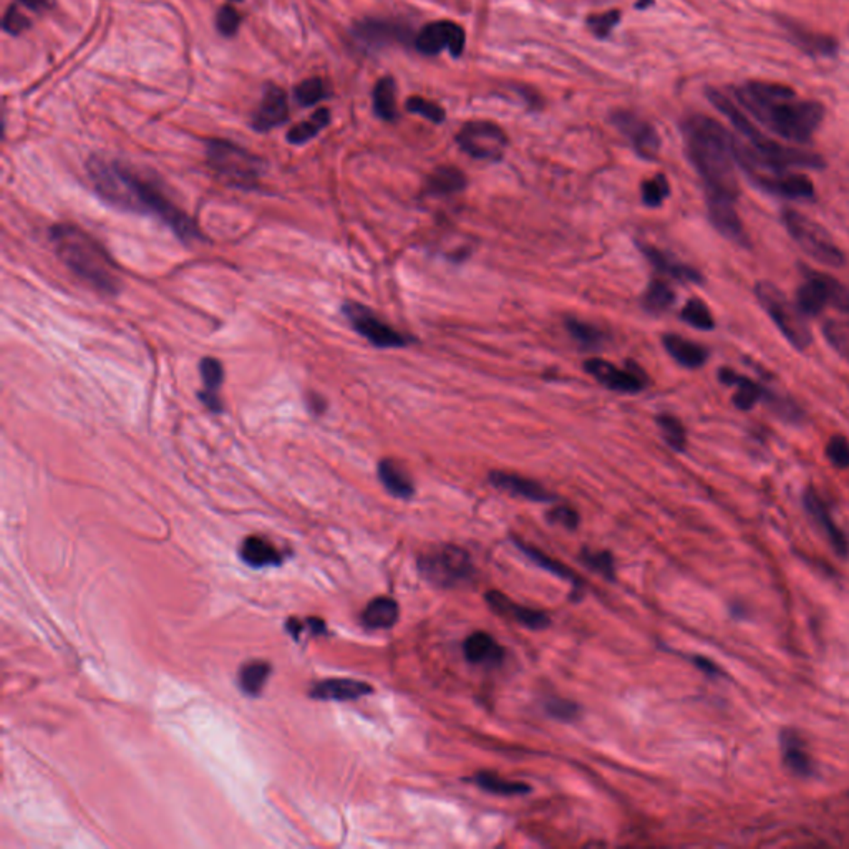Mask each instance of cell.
Returning a JSON list of instances; mask_svg holds the SVG:
<instances>
[{"label":"cell","instance_id":"obj_40","mask_svg":"<svg viewBox=\"0 0 849 849\" xmlns=\"http://www.w3.org/2000/svg\"><path fill=\"white\" fill-rule=\"evenodd\" d=\"M564 325L570 332L571 337L576 340L580 347H584V349H598L606 340V334L599 327H596L594 324H590V322H584V320L576 319V317H568L564 322Z\"/></svg>","mask_w":849,"mask_h":849},{"label":"cell","instance_id":"obj_10","mask_svg":"<svg viewBox=\"0 0 849 849\" xmlns=\"http://www.w3.org/2000/svg\"><path fill=\"white\" fill-rule=\"evenodd\" d=\"M342 312L354 330L379 349H401L411 342L409 335L393 329L387 322L380 319L373 310L359 302H345L342 306Z\"/></svg>","mask_w":849,"mask_h":849},{"label":"cell","instance_id":"obj_54","mask_svg":"<svg viewBox=\"0 0 849 849\" xmlns=\"http://www.w3.org/2000/svg\"><path fill=\"white\" fill-rule=\"evenodd\" d=\"M692 660H693V665H695L697 669L702 670L705 675L715 677V675H720V674H722V672H720L719 665H717V664H713L712 660L705 659V657H700V656H695V657H693Z\"/></svg>","mask_w":849,"mask_h":849},{"label":"cell","instance_id":"obj_49","mask_svg":"<svg viewBox=\"0 0 849 849\" xmlns=\"http://www.w3.org/2000/svg\"><path fill=\"white\" fill-rule=\"evenodd\" d=\"M241 15L232 5H222L216 14V29L224 37H234L240 31Z\"/></svg>","mask_w":849,"mask_h":849},{"label":"cell","instance_id":"obj_43","mask_svg":"<svg viewBox=\"0 0 849 849\" xmlns=\"http://www.w3.org/2000/svg\"><path fill=\"white\" fill-rule=\"evenodd\" d=\"M516 544H518V548H520L531 561H534L542 570L550 571L551 574L558 576L561 580H578L576 574H574L570 568H566L564 564H561V562L552 560L550 556L542 554L540 550H534V548H531V546L521 542V541H516Z\"/></svg>","mask_w":849,"mask_h":849},{"label":"cell","instance_id":"obj_35","mask_svg":"<svg viewBox=\"0 0 849 849\" xmlns=\"http://www.w3.org/2000/svg\"><path fill=\"white\" fill-rule=\"evenodd\" d=\"M330 111L327 108H319L312 113L307 120L300 121L294 125L288 133V141L292 145H304L307 141L316 138L320 131L325 127H329Z\"/></svg>","mask_w":849,"mask_h":849},{"label":"cell","instance_id":"obj_47","mask_svg":"<svg viewBox=\"0 0 849 849\" xmlns=\"http://www.w3.org/2000/svg\"><path fill=\"white\" fill-rule=\"evenodd\" d=\"M407 110L410 113L420 115V117H423L429 121H433V123H441L445 120V110L441 108L440 105L435 103V101L421 99V97H410L407 100Z\"/></svg>","mask_w":849,"mask_h":849},{"label":"cell","instance_id":"obj_5","mask_svg":"<svg viewBox=\"0 0 849 849\" xmlns=\"http://www.w3.org/2000/svg\"><path fill=\"white\" fill-rule=\"evenodd\" d=\"M206 158L221 180L240 190H254L264 171V161L228 140L208 141Z\"/></svg>","mask_w":849,"mask_h":849},{"label":"cell","instance_id":"obj_29","mask_svg":"<svg viewBox=\"0 0 849 849\" xmlns=\"http://www.w3.org/2000/svg\"><path fill=\"white\" fill-rule=\"evenodd\" d=\"M240 556L248 566L256 570L279 566L282 561L279 550L270 541L264 540L262 536H250L242 541Z\"/></svg>","mask_w":849,"mask_h":849},{"label":"cell","instance_id":"obj_16","mask_svg":"<svg viewBox=\"0 0 849 849\" xmlns=\"http://www.w3.org/2000/svg\"><path fill=\"white\" fill-rule=\"evenodd\" d=\"M614 125L630 141L632 148L644 160H656L660 150V138L656 128L632 111H618L612 117Z\"/></svg>","mask_w":849,"mask_h":849},{"label":"cell","instance_id":"obj_38","mask_svg":"<svg viewBox=\"0 0 849 849\" xmlns=\"http://www.w3.org/2000/svg\"><path fill=\"white\" fill-rule=\"evenodd\" d=\"M787 29H788L791 39L795 41V43H798L803 51L809 52V53H818V55H833L836 52V43L829 37L818 35V33H813L809 31H803V29H799L798 25H787Z\"/></svg>","mask_w":849,"mask_h":849},{"label":"cell","instance_id":"obj_52","mask_svg":"<svg viewBox=\"0 0 849 849\" xmlns=\"http://www.w3.org/2000/svg\"><path fill=\"white\" fill-rule=\"evenodd\" d=\"M31 27V21L19 11V7L15 4H12L11 7L5 12L4 15V31L11 35H19L24 31H27Z\"/></svg>","mask_w":849,"mask_h":849},{"label":"cell","instance_id":"obj_39","mask_svg":"<svg viewBox=\"0 0 849 849\" xmlns=\"http://www.w3.org/2000/svg\"><path fill=\"white\" fill-rule=\"evenodd\" d=\"M823 335L839 357L849 362V314L846 317L829 319L823 325Z\"/></svg>","mask_w":849,"mask_h":849},{"label":"cell","instance_id":"obj_26","mask_svg":"<svg viewBox=\"0 0 849 849\" xmlns=\"http://www.w3.org/2000/svg\"><path fill=\"white\" fill-rule=\"evenodd\" d=\"M640 250L657 272L667 276L670 279L689 282V284H702L703 282V278H702L699 270L690 268L687 264H682V262L672 259L665 252L656 250V248H650V246H640Z\"/></svg>","mask_w":849,"mask_h":849},{"label":"cell","instance_id":"obj_11","mask_svg":"<svg viewBox=\"0 0 849 849\" xmlns=\"http://www.w3.org/2000/svg\"><path fill=\"white\" fill-rule=\"evenodd\" d=\"M461 151L475 160L498 161L508 148V137L496 123L470 121L457 135Z\"/></svg>","mask_w":849,"mask_h":849},{"label":"cell","instance_id":"obj_3","mask_svg":"<svg viewBox=\"0 0 849 849\" xmlns=\"http://www.w3.org/2000/svg\"><path fill=\"white\" fill-rule=\"evenodd\" d=\"M735 95L753 118L791 143H808L825 117L821 103L799 100L795 90L781 83L749 81Z\"/></svg>","mask_w":849,"mask_h":849},{"label":"cell","instance_id":"obj_27","mask_svg":"<svg viewBox=\"0 0 849 849\" xmlns=\"http://www.w3.org/2000/svg\"><path fill=\"white\" fill-rule=\"evenodd\" d=\"M465 657L475 665H498L505 650L486 632H473L463 644Z\"/></svg>","mask_w":849,"mask_h":849},{"label":"cell","instance_id":"obj_30","mask_svg":"<svg viewBox=\"0 0 849 849\" xmlns=\"http://www.w3.org/2000/svg\"><path fill=\"white\" fill-rule=\"evenodd\" d=\"M377 473H379L382 485L385 486V490L389 491L391 496H395L399 500H410L415 495L413 481L410 478L409 473L403 470L397 461L389 460V458L380 461Z\"/></svg>","mask_w":849,"mask_h":849},{"label":"cell","instance_id":"obj_53","mask_svg":"<svg viewBox=\"0 0 849 849\" xmlns=\"http://www.w3.org/2000/svg\"><path fill=\"white\" fill-rule=\"evenodd\" d=\"M548 520L554 524H560L566 530H576L580 526V514L578 511L572 510L571 506H556L548 513Z\"/></svg>","mask_w":849,"mask_h":849},{"label":"cell","instance_id":"obj_15","mask_svg":"<svg viewBox=\"0 0 849 849\" xmlns=\"http://www.w3.org/2000/svg\"><path fill=\"white\" fill-rule=\"evenodd\" d=\"M749 178L761 190L779 198H785V200H811L815 196V186L805 175H797L789 171H785V173L751 171L749 173Z\"/></svg>","mask_w":849,"mask_h":849},{"label":"cell","instance_id":"obj_41","mask_svg":"<svg viewBox=\"0 0 849 849\" xmlns=\"http://www.w3.org/2000/svg\"><path fill=\"white\" fill-rule=\"evenodd\" d=\"M656 421L659 425L664 440L669 445L670 448L675 451H685V448H687V431H685V427L682 425V421L675 419L674 415H667V413L659 415Z\"/></svg>","mask_w":849,"mask_h":849},{"label":"cell","instance_id":"obj_6","mask_svg":"<svg viewBox=\"0 0 849 849\" xmlns=\"http://www.w3.org/2000/svg\"><path fill=\"white\" fill-rule=\"evenodd\" d=\"M755 296L759 299V306L769 314V319L775 322L779 332L785 335V339L788 340L795 349H808L813 337L807 324V317L798 309V306L793 304L775 284H771L769 280L757 282Z\"/></svg>","mask_w":849,"mask_h":849},{"label":"cell","instance_id":"obj_20","mask_svg":"<svg viewBox=\"0 0 849 849\" xmlns=\"http://www.w3.org/2000/svg\"><path fill=\"white\" fill-rule=\"evenodd\" d=\"M485 599H486V602L490 604L491 609L495 610L496 614H500V616L506 618V619L514 620V622H518V624L528 627V629L541 630L546 629V627H550L551 626V619L548 618V614H544L542 610L531 609V608L520 606V604L513 602L510 598H506L500 590H490V592H486Z\"/></svg>","mask_w":849,"mask_h":849},{"label":"cell","instance_id":"obj_34","mask_svg":"<svg viewBox=\"0 0 849 849\" xmlns=\"http://www.w3.org/2000/svg\"><path fill=\"white\" fill-rule=\"evenodd\" d=\"M475 785H478L481 789L493 793V795H501V797H516V795H526L530 793L531 787L521 781H510V779L501 778L490 771H480L473 777Z\"/></svg>","mask_w":849,"mask_h":849},{"label":"cell","instance_id":"obj_36","mask_svg":"<svg viewBox=\"0 0 849 849\" xmlns=\"http://www.w3.org/2000/svg\"><path fill=\"white\" fill-rule=\"evenodd\" d=\"M675 304V292L665 280H650L649 288L642 296V306L647 312L662 314Z\"/></svg>","mask_w":849,"mask_h":849},{"label":"cell","instance_id":"obj_22","mask_svg":"<svg viewBox=\"0 0 849 849\" xmlns=\"http://www.w3.org/2000/svg\"><path fill=\"white\" fill-rule=\"evenodd\" d=\"M491 485L501 491H506L513 496H520L524 500L538 501V503H551L556 500V496L546 490L538 481L524 478L514 473H505V471H491Z\"/></svg>","mask_w":849,"mask_h":849},{"label":"cell","instance_id":"obj_23","mask_svg":"<svg viewBox=\"0 0 849 849\" xmlns=\"http://www.w3.org/2000/svg\"><path fill=\"white\" fill-rule=\"evenodd\" d=\"M200 373L203 377V389L198 393V399L203 405L212 413H222V400H221V387L224 383V369L220 360L212 357H204L201 360Z\"/></svg>","mask_w":849,"mask_h":849},{"label":"cell","instance_id":"obj_42","mask_svg":"<svg viewBox=\"0 0 849 849\" xmlns=\"http://www.w3.org/2000/svg\"><path fill=\"white\" fill-rule=\"evenodd\" d=\"M680 319L687 322L692 327L699 330L715 329V319L712 316L705 302L700 299H690L680 312Z\"/></svg>","mask_w":849,"mask_h":849},{"label":"cell","instance_id":"obj_51","mask_svg":"<svg viewBox=\"0 0 849 849\" xmlns=\"http://www.w3.org/2000/svg\"><path fill=\"white\" fill-rule=\"evenodd\" d=\"M544 709L552 719L564 720V722L576 719L580 713V707L568 700L550 699L544 703Z\"/></svg>","mask_w":849,"mask_h":849},{"label":"cell","instance_id":"obj_9","mask_svg":"<svg viewBox=\"0 0 849 849\" xmlns=\"http://www.w3.org/2000/svg\"><path fill=\"white\" fill-rule=\"evenodd\" d=\"M795 304L805 317H818L826 307L849 314V289L828 274L805 269V282L797 290Z\"/></svg>","mask_w":849,"mask_h":849},{"label":"cell","instance_id":"obj_4","mask_svg":"<svg viewBox=\"0 0 849 849\" xmlns=\"http://www.w3.org/2000/svg\"><path fill=\"white\" fill-rule=\"evenodd\" d=\"M59 259L90 288L103 296L120 292V274L110 254L87 231L73 224H55L49 231Z\"/></svg>","mask_w":849,"mask_h":849},{"label":"cell","instance_id":"obj_32","mask_svg":"<svg viewBox=\"0 0 849 849\" xmlns=\"http://www.w3.org/2000/svg\"><path fill=\"white\" fill-rule=\"evenodd\" d=\"M399 604L390 598H377L370 600L362 612V622L369 629H390L399 620Z\"/></svg>","mask_w":849,"mask_h":849},{"label":"cell","instance_id":"obj_19","mask_svg":"<svg viewBox=\"0 0 849 849\" xmlns=\"http://www.w3.org/2000/svg\"><path fill=\"white\" fill-rule=\"evenodd\" d=\"M737 201L723 200V198H707V208H709V216L712 224L715 230L719 231L722 236L727 240L737 242L739 246L747 248L749 246V238L745 228L741 224L739 212L735 208Z\"/></svg>","mask_w":849,"mask_h":849},{"label":"cell","instance_id":"obj_55","mask_svg":"<svg viewBox=\"0 0 849 849\" xmlns=\"http://www.w3.org/2000/svg\"><path fill=\"white\" fill-rule=\"evenodd\" d=\"M17 2L22 4L25 9H29V11L32 12H37V14H41L42 11H45V9H49V7H51L49 0H17Z\"/></svg>","mask_w":849,"mask_h":849},{"label":"cell","instance_id":"obj_28","mask_svg":"<svg viewBox=\"0 0 849 849\" xmlns=\"http://www.w3.org/2000/svg\"><path fill=\"white\" fill-rule=\"evenodd\" d=\"M662 344L669 352L670 357L687 369H699L709 359V352L705 347H702L700 344H695L692 340L684 339L677 334L664 335Z\"/></svg>","mask_w":849,"mask_h":849},{"label":"cell","instance_id":"obj_46","mask_svg":"<svg viewBox=\"0 0 849 849\" xmlns=\"http://www.w3.org/2000/svg\"><path fill=\"white\" fill-rule=\"evenodd\" d=\"M580 561L590 570L599 572L600 576H604L608 580H614L616 566H614L612 554L608 551L582 550Z\"/></svg>","mask_w":849,"mask_h":849},{"label":"cell","instance_id":"obj_8","mask_svg":"<svg viewBox=\"0 0 849 849\" xmlns=\"http://www.w3.org/2000/svg\"><path fill=\"white\" fill-rule=\"evenodd\" d=\"M420 574L439 588H455L473 576L471 556L458 546L443 544L419 558Z\"/></svg>","mask_w":849,"mask_h":849},{"label":"cell","instance_id":"obj_14","mask_svg":"<svg viewBox=\"0 0 849 849\" xmlns=\"http://www.w3.org/2000/svg\"><path fill=\"white\" fill-rule=\"evenodd\" d=\"M354 41L365 49H383L411 41V32L407 25L387 19H363L352 27Z\"/></svg>","mask_w":849,"mask_h":849},{"label":"cell","instance_id":"obj_13","mask_svg":"<svg viewBox=\"0 0 849 849\" xmlns=\"http://www.w3.org/2000/svg\"><path fill=\"white\" fill-rule=\"evenodd\" d=\"M465 31L461 25L450 21L431 22L415 37V47L423 55H439L447 49L453 57H460L465 51Z\"/></svg>","mask_w":849,"mask_h":849},{"label":"cell","instance_id":"obj_17","mask_svg":"<svg viewBox=\"0 0 849 849\" xmlns=\"http://www.w3.org/2000/svg\"><path fill=\"white\" fill-rule=\"evenodd\" d=\"M288 118H289L288 93L278 85L269 83L264 90L258 108L252 113V121H250L252 128L259 133H266L276 127H280L282 123L288 121Z\"/></svg>","mask_w":849,"mask_h":849},{"label":"cell","instance_id":"obj_48","mask_svg":"<svg viewBox=\"0 0 849 849\" xmlns=\"http://www.w3.org/2000/svg\"><path fill=\"white\" fill-rule=\"evenodd\" d=\"M826 457L838 470L849 468V441L843 435H833L826 445Z\"/></svg>","mask_w":849,"mask_h":849},{"label":"cell","instance_id":"obj_12","mask_svg":"<svg viewBox=\"0 0 849 849\" xmlns=\"http://www.w3.org/2000/svg\"><path fill=\"white\" fill-rule=\"evenodd\" d=\"M629 367L620 369L604 359H590L584 362V370L606 389L620 393H639L647 387L649 380L646 372L634 362H627Z\"/></svg>","mask_w":849,"mask_h":849},{"label":"cell","instance_id":"obj_18","mask_svg":"<svg viewBox=\"0 0 849 849\" xmlns=\"http://www.w3.org/2000/svg\"><path fill=\"white\" fill-rule=\"evenodd\" d=\"M803 503H805V508L808 511L809 516L818 524L819 530L825 533V536L829 541V544L833 546L835 552H838L841 558H846L849 554L848 538L843 531L839 530L838 524L833 520L826 503L821 500V496L813 488L805 491Z\"/></svg>","mask_w":849,"mask_h":849},{"label":"cell","instance_id":"obj_31","mask_svg":"<svg viewBox=\"0 0 849 849\" xmlns=\"http://www.w3.org/2000/svg\"><path fill=\"white\" fill-rule=\"evenodd\" d=\"M468 181L463 171L455 166H440L427 180V193L431 196H451L467 188Z\"/></svg>","mask_w":849,"mask_h":849},{"label":"cell","instance_id":"obj_33","mask_svg":"<svg viewBox=\"0 0 849 849\" xmlns=\"http://www.w3.org/2000/svg\"><path fill=\"white\" fill-rule=\"evenodd\" d=\"M373 110L383 121L397 118V87L391 77H383L373 89Z\"/></svg>","mask_w":849,"mask_h":849},{"label":"cell","instance_id":"obj_37","mask_svg":"<svg viewBox=\"0 0 849 849\" xmlns=\"http://www.w3.org/2000/svg\"><path fill=\"white\" fill-rule=\"evenodd\" d=\"M270 675V665L264 660H254L242 665L240 670V685L244 693L248 695H259L264 690V685L268 684Z\"/></svg>","mask_w":849,"mask_h":849},{"label":"cell","instance_id":"obj_24","mask_svg":"<svg viewBox=\"0 0 849 849\" xmlns=\"http://www.w3.org/2000/svg\"><path fill=\"white\" fill-rule=\"evenodd\" d=\"M719 380L729 387H737L731 401L737 409L743 410V411L753 409L759 400L765 399L767 395V390L763 389L759 382H753L749 377L740 375L735 370L727 369V367L719 370Z\"/></svg>","mask_w":849,"mask_h":849},{"label":"cell","instance_id":"obj_50","mask_svg":"<svg viewBox=\"0 0 849 849\" xmlns=\"http://www.w3.org/2000/svg\"><path fill=\"white\" fill-rule=\"evenodd\" d=\"M619 21L620 12L610 11L606 12V14L590 15V19H588V25H590V32H592L596 37L606 39L610 32L616 29V25L619 24Z\"/></svg>","mask_w":849,"mask_h":849},{"label":"cell","instance_id":"obj_1","mask_svg":"<svg viewBox=\"0 0 849 849\" xmlns=\"http://www.w3.org/2000/svg\"><path fill=\"white\" fill-rule=\"evenodd\" d=\"M87 171L97 194L111 206L155 216L183 242L203 240L196 222L181 211L155 181L143 178L128 165L95 155L87 163Z\"/></svg>","mask_w":849,"mask_h":849},{"label":"cell","instance_id":"obj_44","mask_svg":"<svg viewBox=\"0 0 849 849\" xmlns=\"http://www.w3.org/2000/svg\"><path fill=\"white\" fill-rule=\"evenodd\" d=\"M670 184L664 175H656L654 178L642 183V201L649 208H657L669 198Z\"/></svg>","mask_w":849,"mask_h":849},{"label":"cell","instance_id":"obj_21","mask_svg":"<svg viewBox=\"0 0 849 849\" xmlns=\"http://www.w3.org/2000/svg\"><path fill=\"white\" fill-rule=\"evenodd\" d=\"M779 747L783 765L797 777L808 778L815 771L813 759L809 755L807 741L799 735L797 730L785 729L779 733Z\"/></svg>","mask_w":849,"mask_h":849},{"label":"cell","instance_id":"obj_7","mask_svg":"<svg viewBox=\"0 0 849 849\" xmlns=\"http://www.w3.org/2000/svg\"><path fill=\"white\" fill-rule=\"evenodd\" d=\"M781 221L791 240L795 241L811 259L828 268H841L846 262L838 244L831 238L828 231L816 221L795 210L783 211Z\"/></svg>","mask_w":849,"mask_h":849},{"label":"cell","instance_id":"obj_57","mask_svg":"<svg viewBox=\"0 0 849 849\" xmlns=\"http://www.w3.org/2000/svg\"><path fill=\"white\" fill-rule=\"evenodd\" d=\"M652 4H654V0H639L636 7H637V9H646V7H649Z\"/></svg>","mask_w":849,"mask_h":849},{"label":"cell","instance_id":"obj_2","mask_svg":"<svg viewBox=\"0 0 849 849\" xmlns=\"http://www.w3.org/2000/svg\"><path fill=\"white\" fill-rule=\"evenodd\" d=\"M685 150L705 186L707 198L737 201V138L719 121L693 115L682 125Z\"/></svg>","mask_w":849,"mask_h":849},{"label":"cell","instance_id":"obj_25","mask_svg":"<svg viewBox=\"0 0 849 849\" xmlns=\"http://www.w3.org/2000/svg\"><path fill=\"white\" fill-rule=\"evenodd\" d=\"M373 689L369 684L355 679H329L322 680L310 689V697L319 700H337V702H349L357 700L363 695H369Z\"/></svg>","mask_w":849,"mask_h":849},{"label":"cell","instance_id":"obj_56","mask_svg":"<svg viewBox=\"0 0 849 849\" xmlns=\"http://www.w3.org/2000/svg\"><path fill=\"white\" fill-rule=\"evenodd\" d=\"M307 403H309V409L314 410L316 415H320V413L325 410V407H327L325 400H322V397L316 395V393H310L309 397H307Z\"/></svg>","mask_w":849,"mask_h":849},{"label":"cell","instance_id":"obj_45","mask_svg":"<svg viewBox=\"0 0 849 849\" xmlns=\"http://www.w3.org/2000/svg\"><path fill=\"white\" fill-rule=\"evenodd\" d=\"M294 97L302 107H314L327 97V89L324 81L314 77V79L300 81L294 90Z\"/></svg>","mask_w":849,"mask_h":849}]
</instances>
